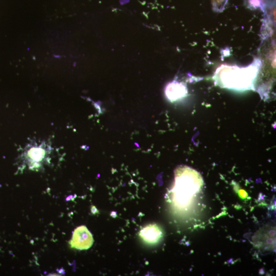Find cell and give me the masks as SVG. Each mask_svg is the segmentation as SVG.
I'll list each match as a JSON object with an SVG mask.
<instances>
[{
    "mask_svg": "<svg viewBox=\"0 0 276 276\" xmlns=\"http://www.w3.org/2000/svg\"><path fill=\"white\" fill-rule=\"evenodd\" d=\"M139 236L144 241L149 245L158 243L163 237L161 229L156 224H150L142 229L139 232Z\"/></svg>",
    "mask_w": 276,
    "mask_h": 276,
    "instance_id": "obj_5",
    "label": "cell"
},
{
    "mask_svg": "<svg viewBox=\"0 0 276 276\" xmlns=\"http://www.w3.org/2000/svg\"><path fill=\"white\" fill-rule=\"evenodd\" d=\"M204 181L199 172L187 166H180L175 171V181L170 191L173 207L181 212L192 211L202 200Z\"/></svg>",
    "mask_w": 276,
    "mask_h": 276,
    "instance_id": "obj_1",
    "label": "cell"
},
{
    "mask_svg": "<svg viewBox=\"0 0 276 276\" xmlns=\"http://www.w3.org/2000/svg\"><path fill=\"white\" fill-rule=\"evenodd\" d=\"M69 243L71 248L79 250H85L92 246L94 239L87 227L82 225L74 230L72 239Z\"/></svg>",
    "mask_w": 276,
    "mask_h": 276,
    "instance_id": "obj_4",
    "label": "cell"
},
{
    "mask_svg": "<svg viewBox=\"0 0 276 276\" xmlns=\"http://www.w3.org/2000/svg\"><path fill=\"white\" fill-rule=\"evenodd\" d=\"M52 151L50 144L46 141L33 142L26 146L22 154V158L29 169L35 170L40 168L47 161Z\"/></svg>",
    "mask_w": 276,
    "mask_h": 276,
    "instance_id": "obj_2",
    "label": "cell"
},
{
    "mask_svg": "<svg viewBox=\"0 0 276 276\" xmlns=\"http://www.w3.org/2000/svg\"><path fill=\"white\" fill-rule=\"evenodd\" d=\"M250 3L254 6H258L259 5L260 2L259 0H249Z\"/></svg>",
    "mask_w": 276,
    "mask_h": 276,
    "instance_id": "obj_7",
    "label": "cell"
},
{
    "mask_svg": "<svg viewBox=\"0 0 276 276\" xmlns=\"http://www.w3.org/2000/svg\"><path fill=\"white\" fill-rule=\"evenodd\" d=\"M221 76V82L224 87L229 88L242 89H246L251 84L252 79L248 73L240 72L234 73H223Z\"/></svg>",
    "mask_w": 276,
    "mask_h": 276,
    "instance_id": "obj_3",
    "label": "cell"
},
{
    "mask_svg": "<svg viewBox=\"0 0 276 276\" xmlns=\"http://www.w3.org/2000/svg\"><path fill=\"white\" fill-rule=\"evenodd\" d=\"M220 1H224V0H220Z\"/></svg>",
    "mask_w": 276,
    "mask_h": 276,
    "instance_id": "obj_8",
    "label": "cell"
},
{
    "mask_svg": "<svg viewBox=\"0 0 276 276\" xmlns=\"http://www.w3.org/2000/svg\"><path fill=\"white\" fill-rule=\"evenodd\" d=\"M188 91L186 85L182 82L173 81L167 84L165 90V94L170 102L177 101L186 96Z\"/></svg>",
    "mask_w": 276,
    "mask_h": 276,
    "instance_id": "obj_6",
    "label": "cell"
}]
</instances>
